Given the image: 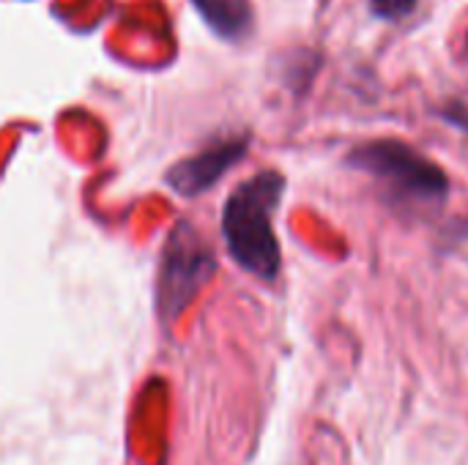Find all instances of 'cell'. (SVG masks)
<instances>
[{
	"instance_id": "2",
	"label": "cell",
	"mask_w": 468,
	"mask_h": 465,
	"mask_svg": "<svg viewBox=\"0 0 468 465\" xmlns=\"http://www.w3.org/2000/svg\"><path fill=\"white\" fill-rule=\"evenodd\" d=\"M348 164L384 181L398 197L411 203H439L450 192L447 173L400 140L365 143L348 153Z\"/></svg>"
},
{
	"instance_id": "7",
	"label": "cell",
	"mask_w": 468,
	"mask_h": 465,
	"mask_svg": "<svg viewBox=\"0 0 468 465\" xmlns=\"http://www.w3.org/2000/svg\"><path fill=\"white\" fill-rule=\"evenodd\" d=\"M452 126H458V129H463L468 132V104L463 101H450L447 107H444V112H441Z\"/></svg>"
},
{
	"instance_id": "8",
	"label": "cell",
	"mask_w": 468,
	"mask_h": 465,
	"mask_svg": "<svg viewBox=\"0 0 468 465\" xmlns=\"http://www.w3.org/2000/svg\"><path fill=\"white\" fill-rule=\"evenodd\" d=\"M458 236H461V238H466V241H468V219L458 222Z\"/></svg>"
},
{
	"instance_id": "5",
	"label": "cell",
	"mask_w": 468,
	"mask_h": 465,
	"mask_svg": "<svg viewBox=\"0 0 468 465\" xmlns=\"http://www.w3.org/2000/svg\"><path fill=\"white\" fill-rule=\"evenodd\" d=\"M197 14L222 38H241L252 27V8L247 0H192Z\"/></svg>"
},
{
	"instance_id": "6",
	"label": "cell",
	"mask_w": 468,
	"mask_h": 465,
	"mask_svg": "<svg viewBox=\"0 0 468 465\" xmlns=\"http://www.w3.org/2000/svg\"><path fill=\"white\" fill-rule=\"evenodd\" d=\"M417 3L420 0H370V8L376 16L395 22V19H403L406 14H411Z\"/></svg>"
},
{
	"instance_id": "1",
	"label": "cell",
	"mask_w": 468,
	"mask_h": 465,
	"mask_svg": "<svg viewBox=\"0 0 468 465\" xmlns=\"http://www.w3.org/2000/svg\"><path fill=\"white\" fill-rule=\"evenodd\" d=\"M285 192V178L277 170L258 173L239 184L222 211V236L230 258L261 280H274L282 266L271 217Z\"/></svg>"
},
{
	"instance_id": "3",
	"label": "cell",
	"mask_w": 468,
	"mask_h": 465,
	"mask_svg": "<svg viewBox=\"0 0 468 465\" xmlns=\"http://www.w3.org/2000/svg\"><path fill=\"white\" fill-rule=\"evenodd\" d=\"M217 260L206 238L184 219L173 227L159 266L156 282V304L165 321H176L192 299L203 291V285L214 277Z\"/></svg>"
},
{
	"instance_id": "4",
	"label": "cell",
	"mask_w": 468,
	"mask_h": 465,
	"mask_svg": "<svg viewBox=\"0 0 468 465\" xmlns=\"http://www.w3.org/2000/svg\"><path fill=\"white\" fill-rule=\"evenodd\" d=\"M250 140L247 137H230V140H219L208 148H203L200 153L178 162L176 167H170L167 173V184L184 195V197H195L208 192L236 162H241V156L247 153Z\"/></svg>"
}]
</instances>
